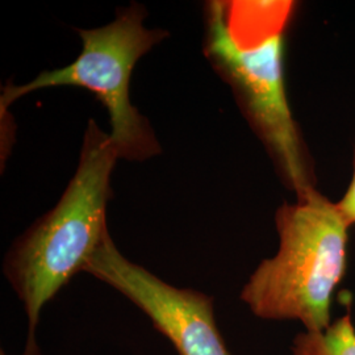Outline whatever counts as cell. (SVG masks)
I'll list each match as a JSON object with an SVG mask.
<instances>
[{
    "label": "cell",
    "mask_w": 355,
    "mask_h": 355,
    "mask_svg": "<svg viewBox=\"0 0 355 355\" xmlns=\"http://www.w3.org/2000/svg\"><path fill=\"white\" fill-rule=\"evenodd\" d=\"M293 0H211L204 6L205 58L234 94L283 184L296 199L316 190L313 161L286 91L284 48Z\"/></svg>",
    "instance_id": "1"
},
{
    "label": "cell",
    "mask_w": 355,
    "mask_h": 355,
    "mask_svg": "<svg viewBox=\"0 0 355 355\" xmlns=\"http://www.w3.org/2000/svg\"><path fill=\"white\" fill-rule=\"evenodd\" d=\"M119 154L94 119L85 132L79 162L60 202L26 229L6 254L3 271L24 305L28 337L23 355H40L41 311L82 272L110 233L107 205Z\"/></svg>",
    "instance_id": "2"
},
{
    "label": "cell",
    "mask_w": 355,
    "mask_h": 355,
    "mask_svg": "<svg viewBox=\"0 0 355 355\" xmlns=\"http://www.w3.org/2000/svg\"><path fill=\"white\" fill-rule=\"evenodd\" d=\"M275 225L278 253L259 263L240 297L257 318L296 320L306 331H324L346 274L350 225L318 190L280 205Z\"/></svg>",
    "instance_id": "3"
},
{
    "label": "cell",
    "mask_w": 355,
    "mask_h": 355,
    "mask_svg": "<svg viewBox=\"0 0 355 355\" xmlns=\"http://www.w3.org/2000/svg\"><path fill=\"white\" fill-rule=\"evenodd\" d=\"M140 4L119 8L114 21L94 29H76L83 48L71 64L41 71L26 85L8 83L0 96L1 114L20 98L40 89L74 86L94 92L110 116V137L119 158L142 162L162 149L148 119L132 104L129 91L135 66L167 38L164 29H148Z\"/></svg>",
    "instance_id": "4"
},
{
    "label": "cell",
    "mask_w": 355,
    "mask_h": 355,
    "mask_svg": "<svg viewBox=\"0 0 355 355\" xmlns=\"http://www.w3.org/2000/svg\"><path fill=\"white\" fill-rule=\"evenodd\" d=\"M83 272L124 295L150 318L178 355H230L217 328L214 297L178 288L148 268L129 261L108 233Z\"/></svg>",
    "instance_id": "5"
},
{
    "label": "cell",
    "mask_w": 355,
    "mask_h": 355,
    "mask_svg": "<svg viewBox=\"0 0 355 355\" xmlns=\"http://www.w3.org/2000/svg\"><path fill=\"white\" fill-rule=\"evenodd\" d=\"M292 355H355V327L352 315L334 320L324 331H305L295 337Z\"/></svg>",
    "instance_id": "6"
},
{
    "label": "cell",
    "mask_w": 355,
    "mask_h": 355,
    "mask_svg": "<svg viewBox=\"0 0 355 355\" xmlns=\"http://www.w3.org/2000/svg\"><path fill=\"white\" fill-rule=\"evenodd\" d=\"M338 209L341 211L345 220L352 227L355 224V150H354V165H353V177L349 183V187L343 193V199L337 202Z\"/></svg>",
    "instance_id": "7"
},
{
    "label": "cell",
    "mask_w": 355,
    "mask_h": 355,
    "mask_svg": "<svg viewBox=\"0 0 355 355\" xmlns=\"http://www.w3.org/2000/svg\"><path fill=\"white\" fill-rule=\"evenodd\" d=\"M0 355H6V354H4V353H3V352H1V353H0Z\"/></svg>",
    "instance_id": "8"
}]
</instances>
